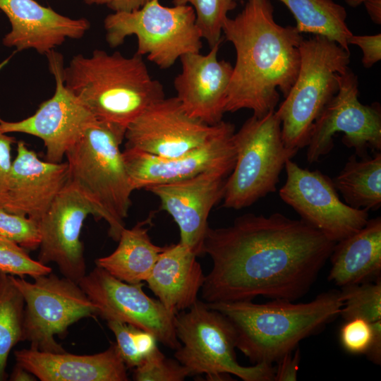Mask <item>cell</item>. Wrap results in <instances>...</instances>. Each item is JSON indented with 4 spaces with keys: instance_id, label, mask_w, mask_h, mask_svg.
<instances>
[{
    "instance_id": "obj_1",
    "label": "cell",
    "mask_w": 381,
    "mask_h": 381,
    "mask_svg": "<svg viewBox=\"0 0 381 381\" xmlns=\"http://www.w3.org/2000/svg\"><path fill=\"white\" fill-rule=\"evenodd\" d=\"M335 242L302 219L275 212L241 215L231 226L208 227L202 253L212 262L201 288L205 303L290 301L310 290Z\"/></svg>"
},
{
    "instance_id": "obj_2",
    "label": "cell",
    "mask_w": 381,
    "mask_h": 381,
    "mask_svg": "<svg viewBox=\"0 0 381 381\" xmlns=\"http://www.w3.org/2000/svg\"><path fill=\"white\" fill-rule=\"evenodd\" d=\"M222 32L236 56L225 111L248 109L260 117L274 111L277 90L286 97L296 79L301 33L274 20L270 0H248L237 16L226 19Z\"/></svg>"
},
{
    "instance_id": "obj_3",
    "label": "cell",
    "mask_w": 381,
    "mask_h": 381,
    "mask_svg": "<svg viewBox=\"0 0 381 381\" xmlns=\"http://www.w3.org/2000/svg\"><path fill=\"white\" fill-rule=\"evenodd\" d=\"M205 303L230 321L236 334V348L252 363L272 364L338 316L343 301L341 291L331 290L307 303L272 299L265 303Z\"/></svg>"
},
{
    "instance_id": "obj_4",
    "label": "cell",
    "mask_w": 381,
    "mask_h": 381,
    "mask_svg": "<svg viewBox=\"0 0 381 381\" xmlns=\"http://www.w3.org/2000/svg\"><path fill=\"white\" fill-rule=\"evenodd\" d=\"M63 83L98 120L126 131L148 107L164 98L159 81L150 75L143 56L95 49L72 57L62 72Z\"/></svg>"
},
{
    "instance_id": "obj_5",
    "label": "cell",
    "mask_w": 381,
    "mask_h": 381,
    "mask_svg": "<svg viewBox=\"0 0 381 381\" xmlns=\"http://www.w3.org/2000/svg\"><path fill=\"white\" fill-rule=\"evenodd\" d=\"M125 131L96 120L66 153L68 178L109 225V235L118 241L134 190L120 145Z\"/></svg>"
},
{
    "instance_id": "obj_6",
    "label": "cell",
    "mask_w": 381,
    "mask_h": 381,
    "mask_svg": "<svg viewBox=\"0 0 381 381\" xmlns=\"http://www.w3.org/2000/svg\"><path fill=\"white\" fill-rule=\"evenodd\" d=\"M296 79L275 111L282 137L289 148L307 146L313 126L339 90L341 75L349 68L350 51L321 35L303 39Z\"/></svg>"
},
{
    "instance_id": "obj_7",
    "label": "cell",
    "mask_w": 381,
    "mask_h": 381,
    "mask_svg": "<svg viewBox=\"0 0 381 381\" xmlns=\"http://www.w3.org/2000/svg\"><path fill=\"white\" fill-rule=\"evenodd\" d=\"M176 334L181 346L175 358L190 375H206L209 380H228L232 374L244 381H274L272 364L242 366L235 353L236 334L230 321L219 311L197 301L188 311L175 315Z\"/></svg>"
},
{
    "instance_id": "obj_8",
    "label": "cell",
    "mask_w": 381,
    "mask_h": 381,
    "mask_svg": "<svg viewBox=\"0 0 381 381\" xmlns=\"http://www.w3.org/2000/svg\"><path fill=\"white\" fill-rule=\"evenodd\" d=\"M233 141L236 162L225 183L222 205L239 210L275 192L281 171L299 150L285 145L275 110L248 119Z\"/></svg>"
},
{
    "instance_id": "obj_9",
    "label": "cell",
    "mask_w": 381,
    "mask_h": 381,
    "mask_svg": "<svg viewBox=\"0 0 381 381\" xmlns=\"http://www.w3.org/2000/svg\"><path fill=\"white\" fill-rule=\"evenodd\" d=\"M106 40L111 47L123 43L127 37L138 40L136 53L166 69L183 54L200 52L202 47L195 14L190 5L165 6L151 0L129 12H114L104 20Z\"/></svg>"
},
{
    "instance_id": "obj_10",
    "label": "cell",
    "mask_w": 381,
    "mask_h": 381,
    "mask_svg": "<svg viewBox=\"0 0 381 381\" xmlns=\"http://www.w3.org/2000/svg\"><path fill=\"white\" fill-rule=\"evenodd\" d=\"M9 275V274H8ZM25 303L22 341L30 348L54 353L66 350L56 336H64L78 320L97 315V309L78 283L52 272L28 282L9 275Z\"/></svg>"
},
{
    "instance_id": "obj_11",
    "label": "cell",
    "mask_w": 381,
    "mask_h": 381,
    "mask_svg": "<svg viewBox=\"0 0 381 381\" xmlns=\"http://www.w3.org/2000/svg\"><path fill=\"white\" fill-rule=\"evenodd\" d=\"M337 133L344 134L342 143L360 157L368 156V150L381 151L380 105L360 102L358 78L350 68L341 75L338 91L313 126L306 146L309 164L320 162L329 153Z\"/></svg>"
},
{
    "instance_id": "obj_12",
    "label": "cell",
    "mask_w": 381,
    "mask_h": 381,
    "mask_svg": "<svg viewBox=\"0 0 381 381\" xmlns=\"http://www.w3.org/2000/svg\"><path fill=\"white\" fill-rule=\"evenodd\" d=\"M97 309V315L107 321L127 323L152 334L165 346H181L175 329V315L158 299L148 296L143 283L121 281L96 266L78 282Z\"/></svg>"
},
{
    "instance_id": "obj_13",
    "label": "cell",
    "mask_w": 381,
    "mask_h": 381,
    "mask_svg": "<svg viewBox=\"0 0 381 381\" xmlns=\"http://www.w3.org/2000/svg\"><path fill=\"white\" fill-rule=\"evenodd\" d=\"M281 199L301 219L337 243L362 229L369 219L366 209H356L342 202L332 179L318 170L310 171L289 159Z\"/></svg>"
},
{
    "instance_id": "obj_14",
    "label": "cell",
    "mask_w": 381,
    "mask_h": 381,
    "mask_svg": "<svg viewBox=\"0 0 381 381\" xmlns=\"http://www.w3.org/2000/svg\"><path fill=\"white\" fill-rule=\"evenodd\" d=\"M45 56L56 84L53 96L26 119L7 121L0 118V129L7 134L22 133L39 138L44 143L47 161L58 163L97 119L65 87L62 54L53 50Z\"/></svg>"
},
{
    "instance_id": "obj_15",
    "label": "cell",
    "mask_w": 381,
    "mask_h": 381,
    "mask_svg": "<svg viewBox=\"0 0 381 381\" xmlns=\"http://www.w3.org/2000/svg\"><path fill=\"white\" fill-rule=\"evenodd\" d=\"M234 133V125L222 121L217 131L205 143L171 158L126 148L122 155L134 190L183 180L210 170L231 174L236 162Z\"/></svg>"
},
{
    "instance_id": "obj_16",
    "label": "cell",
    "mask_w": 381,
    "mask_h": 381,
    "mask_svg": "<svg viewBox=\"0 0 381 381\" xmlns=\"http://www.w3.org/2000/svg\"><path fill=\"white\" fill-rule=\"evenodd\" d=\"M97 217L91 203L68 179L38 222V260L54 262L63 277L77 283L86 274L80 233L86 217Z\"/></svg>"
},
{
    "instance_id": "obj_17",
    "label": "cell",
    "mask_w": 381,
    "mask_h": 381,
    "mask_svg": "<svg viewBox=\"0 0 381 381\" xmlns=\"http://www.w3.org/2000/svg\"><path fill=\"white\" fill-rule=\"evenodd\" d=\"M219 123L207 125L188 115L176 97H164L128 125L126 148L164 158L179 157L205 143Z\"/></svg>"
},
{
    "instance_id": "obj_18",
    "label": "cell",
    "mask_w": 381,
    "mask_h": 381,
    "mask_svg": "<svg viewBox=\"0 0 381 381\" xmlns=\"http://www.w3.org/2000/svg\"><path fill=\"white\" fill-rule=\"evenodd\" d=\"M229 172L210 170L183 180L148 186L146 190L157 196L161 207L177 224L180 241L197 256L202 253L208 217L212 208L223 198Z\"/></svg>"
},
{
    "instance_id": "obj_19",
    "label": "cell",
    "mask_w": 381,
    "mask_h": 381,
    "mask_svg": "<svg viewBox=\"0 0 381 381\" xmlns=\"http://www.w3.org/2000/svg\"><path fill=\"white\" fill-rule=\"evenodd\" d=\"M68 178L66 162L43 161L23 141L0 185V207L39 222Z\"/></svg>"
},
{
    "instance_id": "obj_20",
    "label": "cell",
    "mask_w": 381,
    "mask_h": 381,
    "mask_svg": "<svg viewBox=\"0 0 381 381\" xmlns=\"http://www.w3.org/2000/svg\"><path fill=\"white\" fill-rule=\"evenodd\" d=\"M220 43L205 55L181 56L182 70L174 80L176 97L186 112L210 126L222 121L233 71L230 63L217 58Z\"/></svg>"
},
{
    "instance_id": "obj_21",
    "label": "cell",
    "mask_w": 381,
    "mask_h": 381,
    "mask_svg": "<svg viewBox=\"0 0 381 381\" xmlns=\"http://www.w3.org/2000/svg\"><path fill=\"white\" fill-rule=\"evenodd\" d=\"M0 11L11 24L2 44L18 52L34 49L46 55L68 39L82 38L90 28L87 19L69 18L37 0H0Z\"/></svg>"
},
{
    "instance_id": "obj_22",
    "label": "cell",
    "mask_w": 381,
    "mask_h": 381,
    "mask_svg": "<svg viewBox=\"0 0 381 381\" xmlns=\"http://www.w3.org/2000/svg\"><path fill=\"white\" fill-rule=\"evenodd\" d=\"M16 363L41 381H128L126 366L116 344L90 355L54 353L33 349L14 351Z\"/></svg>"
},
{
    "instance_id": "obj_23",
    "label": "cell",
    "mask_w": 381,
    "mask_h": 381,
    "mask_svg": "<svg viewBox=\"0 0 381 381\" xmlns=\"http://www.w3.org/2000/svg\"><path fill=\"white\" fill-rule=\"evenodd\" d=\"M197 255L179 242L166 246L145 281L171 313L177 315L197 301L205 279Z\"/></svg>"
},
{
    "instance_id": "obj_24",
    "label": "cell",
    "mask_w": 381,
    "mask_h": 381,
    "mask_svg": "<svg viewBox=\"0 0 381 381\" xmlns=\"http://www.w3.org/2000/svg\"><path fill=\"white\" fill-rule=\"evenodd\" d=\"M329 258L328 280L341 288L380 277V217L368 219L357 232L337 242Z\"/></svg>"
},
{
    "instance_id": "obj_25",
    "label": "cell",
    "mask_w": 381,
    "mask_h": 381,
    "mask_svg": "<svg viewBox=\"0 0 381 381\" xmlns=\"http://www.w3.org/2000/svg\"><path fill=\"white\" fill-rule=\"evenodd\" d=\"M151 218L124 228L117 248L111 254L95 260L99 267L117 279L130 284L145 282L166 246L154 244L149 235Z\"/></svg>"
},
{
    "instance_id": "obj_26",
    "label": "cell",
    "mask_w": 381,
    "mask_h": 381,
    "mask_svg": "<svg viewBox=\"0 0 381 381\" xmlns=\"http://www.w3.org/2000/svg\"><path fill=\"white\" fill-rule=\"evenodd\" d=\"M358 160L351 156L332 179L345 203L356 209L377 210L381 206V152Z\"/></svg>"
},
{
    "instance_id": "obj_27",
    "label": "cell",
    "mask_w": 381,
    "mask_h": 381,
    "mask_svg": "<svg viewBox=\"0 0 381 381\" xmlns=\"http://www.w3.org/2000/svg\"><path fill=\"white\" fill-rule=\"evenodd\" d=\"M238 1V0H236ZM289 9L301 32L321 35L349 51L353 34L346 23V11L333 0H279Z\"/></svg>"
},
{
    "instance_id": "obj_28",
    "label": "cell",
    "mask_w": 381,
    "mask_h": 381,
    "mask_svg": "<svg viewBox=\"0 0 381 381\" xmlns=\"http://www.w3.org/2000/svg\"><path fill=\"white\" fill-rule=\"evenodd\" d=\"M24 308L23 296L9 275L0 272V381L8 378L10 352L22 341Z\"/></svg>"
},
{
    "instance_id": "obj_29",
    "label": "cell",
    "mask_w": 381,
    "mask_h": 381,
    "mask_svg": "<svg viewBox=\"0 0 381 381\" xmlns=\"http://www.w3.org/2000/svg\"><path fill=\"white\" fill-rule=\"evenodd\" d=\"M339 315L345 320L361 318L370 323L381 320V281L342 287Z\"/></svg>"
},
{
    "instance_id": "obj_30",
    "label": "cell",
    "mask_w": 381,
    "mask_h": 381,
    "mask_svg": "<svg viewBox=\"0 0 381 381\" xmlns=\"http://www.w3.org/2000/svg\"><path fill=\"white\" fill-rule=\"evenodd\" d=\"M109 329L114 333L116 346L126 366L136 368L158 347L155 337L131 325L107 321Z\"/></svg>"
},
{
    "instance_id": "obj_31",
    "label": "cell",
    "mask_w": 381,
    "mask_h": 381,
    "mask_svg": "<svg viewBox=\"0 0 381 381\" xmlns=\"http://www.w3.org/2000/svg\"><path fill=\"white\" fill-rule=\"evenodd\" d=\"M174 5H190L202 38L212 47L221 42V35L228 13L236 6V0H173Z\"/></svg>"
},
{
    "instance_id": "obj_32",
    "label": "cell",
    "mask_w": 381,
    "mask_h": 381,
    "mask_svg": "<svg viewBox=\"0 0 381 381\" xmlns=\"http://www.w3.org/2000/svg\"><path fill=\"white\" fill-rule=\"evenodd\" d=\"M52 268L30 258L18 243L0 237V272L32 278L52 272Z\"/></svg>"
},
{
    "instance_id": "obj_33",
    "label": "cell",
    "mask_w": 381,
    "mask_h": 381,
    "mask_svg": "<svg viewBox=\"0 0 381 381\" xmlns=\"http://www.w3.org/2000/svg\"><path fill=\"white\" fill-rule=\"evenodd\" d=\"M190 372L176 359L167 358L157 348L133 371L136 381H182Z\"/></svg>"
},
{
    "instance_id": "obj_34",
    "label": "cell",
    "mask_w": 381,
    "mask_h": 381,
    "mask_svg": "<svg viewBox=\"0 0 381 381\" xmlns=\"http://www.w3.org/2000/svg\"><path fill=\"white\" fill-rule=\"evenodd\" d=\"M0 237L11 240L27 250H36L40 244L38 222L0 207Z\"/></svg>"
},
{
    "instance_id": "obj_35",
    "label": "cell",
    "mask_w": 381,
    "mask_h": 381,
    "mask_svg": "<svg viewBox=\"0 0 381 381\" xmlns=\"http://www.w3.org/2000/svg\"><path fill=\"white\" fill-rule=\"evenodd\" d=\"M373 337V324L361 318L346 320L339 332L341 346L351 354H365Z\"/></svg>"
},
{
    "instance_id": "obj_36",
    "label": "cell",
    "mask_w": 381,
    "mask_h": 381,
    "mask_svg": "<svg viewBox=\"0 0 381 381\" xmlns=\"http://www.w3.org/2000/svg\"><path fill=\"white\" fill-rule=\"evenodd\" d=\"M348 44L357 45L363 54L362 64L365 68H370L381 60V34L373 35H351Z\"/></svg>"
},
{
    "instance_id": "obj_37",
    "label": "cell",
    "mask_w": 381,
    "mask_h": 381,
    "mask_svg": "<svg viewBox=\"0 0 381 381\" xmlns=\"http://www.w3.org/2000/svg\"><path fill=\"white\" fill-rule=\"evenodd\" d=\"M301 361V351L297 347L286 353L277 363L274 381H296Z\"/></svg>"
},
{
    "instance_id": "obj_38",
    "label": "cell",
    "mask_w": 381,
    "mask_h": 381,
    "mask_svg": "<svg viewBox=\"0 0 381 381\" xmlns=\"http://www.w3.org/2000/svg\"><path fill=\"white\" fill-rule=\"evenodd\" d=\"M15 138L3 133L0 129V185L8 173L11 164V145L16 142Z\"/></svg>"
},
{
    "instance_id": "obj_39",
    "label": "cell",
    "mask_w": 381,
    "mask_h": 381,
    "mask_svg": "<svg viewBox=\"0 0 381 381\" xmlns=\"http://www.w3.org/2000/svg\"><path fill=\"white\" fill-rule=\"evenodd\" d=\"M374 337L370 346L365 353L367 358L373 363H381V320L373 322Z\"/></svg>"
},
{
    "instance_id": "obj_40",
    "label": "cell",
    "mask_w": 381,
    "mask_h": 381,
    "mask_svg": "<svg viewBox=\"0 0 381 381\" xmlns=\"http://www.w3.org/2000/svg\"><path fill=\"white\" fill-rule=\"evenodd\" d=\"M151 0H111L107 6L114 12H129L138 9Z\"/></svg>"
},
{
    "instance_id": "obj_41",
    "label": "cell",
    "mask_w": 381,
    "mask_h": 381,
    "mask_svg": "<svg viewBox=\"0 0 381 381\" xmlns=\"http://www.w3.org/2000/svg\"><path fill=\"white\" fill-rule=\"evenodd\" d=\"M38 379L20 365L16 363L9 376L11 381H36Z\"/></svg>"
},
{
    "instance_id": "obj_42",
    "label": "cell",
    "mask_w": 381,
    "mask_h": 381,
    "mask_svg": "<svg viewBox=\"0 0 381 381\" xmlns=\"http://www.w3.org/2000/svg\"><path fill=\"white\" fill-rule=\"evenodd\" d=\"M371 20L376 24L381 23V0H368L363 3Z\"/></svg>"
},
{
    "instance_id": "obj_43",
    "label": "cell",
    "mask_w": 381,
    "mask_h": 381,
    "mask_svg": "<svg viewBox=\"0 0 381 381\" xmlns=\"http://www.w3.org/2000/svg\"><path fill=\"white\" fill-rule=\"evenodd\" d=\"M85 4L88 5H102L106 4L107 6L110 3L111 0H83Z\"/></svg>"
},
{
    "instance_id": "obj_44",
    "label": "cell",
    "mask_w": 381,
    "mask_h": 381,
    "mask_svg": "<svg viewBox=\"0 0 381 381\" xmlns=\"http://www.w3.org/2000/svg\"><path fill=\"white\" fill-rule=\"evenodd\" d=\"M366 1L368 0H345L346 3L351 7L358 6Z\"/></svg>"
},
{
    "instance_id": "obj_45",
    "label": "cell",
    "mask_w": 381,
    "mask_h": 381,
    "mask_svg": "<svg viewBox=\"0 0 381 381\" xmlns=\"http://www.w3.org/2000/svg\"><path fill=\"white\" fill-rule=\"evenodd\" d=\"M37 1H39V0H37Z\"/></svg>"
}]
</instances>
